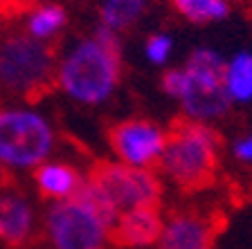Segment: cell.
Wrapping results in <instances>:
<instances>
[{"label":"cell","mask_w":252,"mask_h":249,"mask_svg":"<svg viewBox=\"0 0 252 249\" xmlns=\"http://www.w3.org/2000/svg\"><path fill=\"white\" fill-rule=\"evenodd\" d=\"M122 81V38L117 31L97 25L86 38L68 47L57 61L54 85L81 106L106 104Z\"/></svg>","instance_id":"6da1fadb"},{"label":"cell","mask_w":252,"mask_h":249,"mask_svg":"<svg viewBox=\"0 0 252 249\" xmlns=\"http://www.w3.org/2000/svg\"><path fill=\"white\" fill-rule=\"evenodd\" d=\"M158 249H212L214 224L207 216L196 211H176L164 218L158 238Z\"/></svg>","instance_id":"9c48e42d"},{"label":"cell","mask_w":252,"mask_h":249,"mask_svg":"<svg viewBox=\"0 0 252 249\" xmlns=\"http://www.w3.org/2000/svg\"><path fill=\"white\" fill-rule=\"evenodd\" d=\"M147 7L149 0H101L99 25L122 34L140 21Z\"/></svg>","instance_id":"2e32d148"},{"label":"cell","mask_w":252,"mask_h":249,"mask_svg":"<svg viewBox=\"0 0 252 249\" xmlns=\"http://www.w3.org/2000/svg\"><path fill=\"white\" fill-rule=\"evenodd\" d=\"M173 36L167 31H153L151 36L144 41V58H147L151 65L156 68H164L169 61H171L173 54Z\"/></svg>","instance_id":"e0dca14e"},{"label":"cell","mask_w":252,"mask_h":249,"mask_svg":"<svg viewBox=\"0 0 252 249\" xmlns=\"http://www.w3.org/2000/svg\"><path fill=\"white\" fill-rule=\"evenodd\" d=\"M223 68L225 58L214 47H196L189 52L180 65L183 88L176 99L183 119L214 124L232 110L223 85Z\"/></svg>","instance_id":"277c9868"},{"label":"cell","mask_w":252,"mask_h":249,"mask_svg":"<svg viewBox=\"0 0 252 249\" xmlns=\"http://www.w3.org/2000/svg\"><path fill=\"white\" fill-rule=\"evenodd\" d=\"M36 213L25 193L0 184V243L18 247L30 240Z\"/></svg>","instance_id":"8fae6325"},{"label":"cell","mask_w":252,"mask_h":249,"mask_svg":"<svg viewBox=\"0 0 252 249\" xmlns=\"http://www.w3.org/2000/svg\"><path fill=\"white\" fill-rule=\"evenodd\" d=\"M220 160V135L212 124L183 119L167 130V144L158 173L183 191H198L216 175Z\"/></svg>","instance_id":"7a4b0ae2"},{"label":"cell","mask_w":252,"mask_h":249,"mask_svg":"<svg viewBox=\"0 0 252 249\" xmlns=\"http://www.w3.org/2000/svg\"><path fill=\"white\" fill-rule=\"evenodd\" d=\"M57 56L50 43H41L25 31L0 36V92L18 99L38 97L54 85Z\"/></svg>","instance_id":"3957f363"},{"label":"cell","mask_w":252,"mask_h":249,"mask_svg":"<svg viewBox=\"0 0 252 249\" xmlns=\"http://www.w3.org/2000/svg\"><path fill=\"white\" fill-rule=\"evenodd\" d=\"M108 144L122 164L137 168H158L167 144V130L151 119L133 117L117 121L110 128Z\"/></svg>","instance_id":"ba28073f"},{"label":"cell","mask_w":252,"mask_h":249,"mask_svg":"<svg viewBox=\"0 0 252 249\" xmlns=\"http://www.w3.org/2000/svg\"><path fill=\"white\" fill-rule=\"evenodd\" d=\"M173 11L189 25H214L232 14V0H171Z\"/></svg>","instance_id":"9a60e30c"},{"label":"cell","mask_w":252,"mask_h":249,"mask_svg":"<svg viewBox=\"0 0 252 249\" xmlns=\"http://www.w3.org/2000/svg\"><path fill=\"white\" fill-rule=\"evenodd\" d=\"M223 85L232 106H243L252 101V52L239 50L225 58L223 68Z\"/></svg>","instance_id":"4fadbf2b"},{"label":"cell","mask_w":252,"mask_h":249,"mask_svg":"<svg viewBox=\"0 0 252 249\" xmlns=\"http://www.w3.org/2000/svg\"><path fill=\"white\" fill-rule=\"evenodd\" d=\"M43 227L52 249H106L113 222L86 200L72 195L47 207Z\"/></svg>","instance_id":"8992f818"},{"label":"cell","mask_w":252,"mask_h":249,"mask_svg":"<svg viewBox=\"0 0 252 249\" xmlns=\"http://www.w3.org/2000/svg\"><path fill=\"white\" fill-rule=\"evenodd\" d=\"M164 218L160 207H140L122 211L110 227V243L124 249H144L158 243Z\"/></svg>","instance_id":"30bf717a"},{"label":"cell","mask_w":252,"mask_h":249,"mask_svg":"<svg viewBox=\"0 0 252 249\" xmlns=\"http://www.w3.org/2000/svg\"><path fill=\"white\" fill-rule=\"evenodd\" d=\"M57 146L52 121L27 106H0V164L7 171H34Z\"/></svg>","instance_id":"5b68a950"},{"label":"cell","mask_w":252,"mask_h":249,"mask_svg":"<svg viewBox=\"0 0 252 249\" xmlns=\"http://www.w3.org/2000/svg\"><path fill=\"white\" fill-rule=\"evenodd\" d=\"M32 180L36 184V191L54 202V200L72 197L77 193V189L81 187L84 175L68 162L47 160L32 171Z\"/></svg>","instance_id":"7c38bea8"},{"label":"cell","mask_w":252,"mask_h":249,"mask_svg":"<svg viewBox=\"0 0 252 249\" xmlns=\"http://www.w3.org/2000/svg\"><path fill=\"white\" fill-rule=\"evenodd\" d=\"M5 171H7V168H5L2 164H0V184H2V177H5Z\"/></svg>","instance_id":"d6986e66"},{"label":"cell","mask_w":252,"mask_h":249,"mask_svg":"<svg viewBox=\"0 0 252 249\" xmlns=\"http://www.w3.org/2000/svg\"><path fill=\"white\" fill-rule=\"evenodd\" d=\"M88 177L106 193L120 213L140 207H160L162 180L156 168H137L122 162H99L93 166Z\"/></svg>","instance_id":"52a82bcc"},{"label":"cell","mask_w":252,"mask_h":249,"mask_svg":"<svg viewBox=\"0 0 252 249\" xmlns=\"http://www.w3.org/2000/svg\"><path fill=\"white\" fill-rule=\"evenodd\" d=\"M68 25V11L57 2H43L34 7L25 18V34L41 43H50Z\"/></svg>","instance_id":"5bb4252c"},{"label":"cell","mask_w":252,"mask_h":249,"mask_svg":"<svg viewBox=\"0 0 252 249\" xmlns=\"http://www.w3.org/2000/svg\"><path fill=\"white\" fill-rule=\"evenodd\" d=\"M232 157L243 166H252V130L232 141Z\"/></svg>","instance_id":"ac0fdd59"}]
</instances>
